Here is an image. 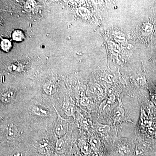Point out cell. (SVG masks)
<instances>
[{
    "instance_id": "obj_5",
    "label": "cell",
    "mask_w": 156,
    "mask_h": 156,
    "mask_svg": "<svg viewBox=\"0 0 156 156\" xmlns=\"http://www.w3.org/2000/svg\"><path fill=\"white\" fill-rule=\"evenodd\" d=\"M67 147V142L63 138H59L56 144V151L58 153H62L65 151Z\"/></svg>"
},
{
    "instance_id": "obj_10",
    "label": "cell",
    "mask_w": 156,
    "mask_h": 156,
    "mask_svg": "<svg viewBox=\"0 0 156 156\" xmlns=\"http://www.w3.org/2000/svg\"><path fill=\"white\" fill-rule=\"evenodd\" d=\"M90 144L92 148L95 151H97L100 148V140L96 136L92 137L90 141Z\"/></svg>"
},
{
    "instance_id": "obj_16",
    "label": "cell",
    "mask_w": 156,
    "mask_h": 156,
    "mask_svg": "<svg viewBox=\"0 0 156 156\" xmlns=\"http://www.w3.org/2000/svg\"><path fill=\"white\" fill-rule=\"evenodd\" d=\"M152 26L150 24L147 23L145 24L142 28L143 32L146 34H151L152 31Z\"/></svg>"
},
{
    "instance_id": "obj_15",
    "label": "cell",
    "mask_w": 156,
    "mask_h": 156,
    "mask_svg": "<svg viewBox=\"0 0 156 156\" xmlns=\"http://www.w3.org/2000/svg\"><path fill=\"white\" fill-rule=\"evenodd\" d=\"M118 152L122 156H127L129 153L128 148L124 145H121L118 147Z\"/></svg>"
},
{
    "instance_id": "obj_11",
    "label": "cell",
    "mask_w": 156,
    "mask_h": 156,
    "mask_svg": "<svg viewBox=\"0 0 156 156\" xmlns=\"http://www.w3.org/2000/svg\"><path fill=\"white\" fill-rule=\"evenodd\" d=\"M124 111L122 107H118L114 112V116L116 119H119L124 116Z\"/></svg>"
},
{
    "instance_id": "obj_19",
    "label": "cell",
    "mask_w": 156,
    "mask_h": 156,
    "mask_svg": "<svg viewBox=\"0 0 156 156\" xmlns=\"http://www.w3.org/2000/svg\"><path fill=\"white\" fill-rule=\"evenodd\" d=\"M89 102V101L88 99L86 98H84L81 100L80 103H81V105H82V106H87L88 105Z\"/></svg>"
},
{
    "instance_id": "obj_13",
    "label": "cell",
    "mask_w": 156,
    "mask_h": 156,
    "mask_svg": "<svg viewBox=\"0 0 156 156\" xmlns=\"http://www.w3.org/2000/svg\"><path fill=\"white\" fill-rule=\"evenodd\" d=\"M146 149L145 144L141 143L136 146L135 149V154L136 155L142 154L145 152Z\"/></svg>"
},
{
    "instance_id": "obj_12",
    "label": "cell",
    "mask_w": 156,
    "mask_h": 156,
    "mask_svg": "<svg viewBox=\"0 0 156 156\" xmlns=\"http://www.w3.org/2000/svg\"><path fill=\"white\" fill-rule=\"evenodd\" d=\"M11 42L7 40H4L1 43V48L5 51H8L11 47Z\"/></svg>"
},
{
    "instance_id": "obj_8",
    "label": "cell",
    "mask_w": 156,
    "mask_h": 156,
    "mask_svg": "<svg viewBox=\"0 0 156 156\" xmlns=\"http://www.w3.org/2000/svg\"><path fill=\"white\" fill-rule=\"evenodd\" d=\"M12 38L15 41H22L24 38V34L21 30H15L13 33Z\"/></svg>"
},
{
    "instance_id": "obj_9",
    "label": "cell",
    "mask_w": 156,
    "mask_h": 156,
    "mask_svg": "<svg viewBox=\"0 0 156 156\" xmlns=\"http://www.w3.org/2000/svg\"><path fill=\"white\" fill-rule=\"evenodd\" d=\"M96 128L98 132L102 134L107 133L111 130L110 126L106 124H97L96 127Z\"/></svg>"
},
{
    "instance_id": "obj_2",
    "label": "cell",
    "mask_w": 156,
    "mask_h": 156,
    "mask_svg": "<svg viewBox=\"0 0 156 156\" xmlns=\"http://www.w3.org/2000/svg\"><path fill=\"white\" fill-rule=\"evenodd\" d=\"M19 134L18 130L13 123L7 124V127L6 136L8 139L13 140L17 138Z\"/></svg>"
},
{
    "instance_id": "obj_18",
    "label": "cell",
    "mask_w": 156,
    "mask_h": 156,
    "mask_svg": "<svg viewBox=\"0 0 156 156\" xmlns=\"http://www.w3.org/2000/svg\"><path fill=\"white\" fill-rule=\"evenodd\" d=\"M81 150L84 153H87L89 151V145L86 143H83L81 145Z\"/></svg>"
},
{
    "instance_id": "obj_3",
    "label": "cell",
    "mask_w": 156,
    "mask_h": 156,
    "mask_svg": "<svg viewBox=\"0 0 156 156\" xmlns=\"http://www.w3.org/2000/svg\"><path fill=\"white\" fill-rule=\"evenodd\" d=\"M32 112L34 114L40 117H47L50 114V112L47 108L37 105L32 107Z\"/></svg>"
},
{
    "instance_id": "obj_7",
    "label": "cell",
    "mask_w": 156,
    "mask_h": 156,
    "mask_svg": "<svg viewBox=\"0 0 156 156\" xmlns=\"http://www.w3.org/2000/svg\"><path fill=\"white\" fill-rule=\"evenodd\" d=\"M43 90L46 94L51 95L55 92L56 86L55 84L52 82H48L44 85Z\"/></svg>"
},
{
    "instance_id": "obj_1",
    "label": "cell",
    "mask_w": 156,
    "mask_h": 156,
    "mask_svg": "<svg viewBox=\"0 0 156 156\" xmlns=\"http://www.w3.org/2000/svg\"><path fill=\"white\" fill-rule=\"evenodd\" d=\"M56 111L57 119L55 124V132L58 138H61L67 133L68 128V122L67 119L63 118L60 115L56 108L52 106Z\"/></svg>"
},
{
    "instance_id": "obj_17",
    "label": "cell",
    "mask_w": 156,
    "mask_h": 156,
    "mask_svg": "<svg viewBox=\"0 0 156 156\" xmlns=\"http://www.w3.org/2000/svg\"><path fill=\"white\" fill-rule=\"evenodd\" d=\"M36 3L35 1H28L26 3L25 6V10L27 11H30L35 7V6Z\"/></svg>"
},
{
    "instance_id": "obj_6",
    "label": "cell",
    "mask_w": 156,
    "mask_h": 156,
    "mask_svg": "<svg viewBox=\"0 0 156 156\" xmlns=\"http://www.w3.org/2000/svg\"><path fill=\"white\" fill-rule=\"evenodd\" d=\"M48 147L49 141L46 139H44L39 143L38 151L42 154H46L48 151Z\"/></svg>"
},
{
    "instance_id": "obj_4",
    "label": "cell",
    "mask_w": 156,
    "mask_h": 156,
    "mask_svg": "<svg viewBox=\"0 0 156 156\" xmlns=\"http://www.w3.org/2000/svg\"><path fill=\"white\" fill-rule=\"evenodd\" d=\"M15 92L13 90H8L2 94L1 97V101L7 104L11 102L14 99Z\"/></svg>"
},
{
    "instance_id": "obj_14",
    "label": "cell",
    "mask_w": 156,
    "mask_h": 156,
    "mask_svg": "<svg viewBox=\"0 0 156 156\" xmlns=\"http://www.w3.org/2000/svg\"><path fill=\"white\" fill-rule=\"evenodd\" d=\"M75 110V109L74 106L72 105H68L65 108L64 112L67 116H73Z\"/></svg>"
}]
</instances>
